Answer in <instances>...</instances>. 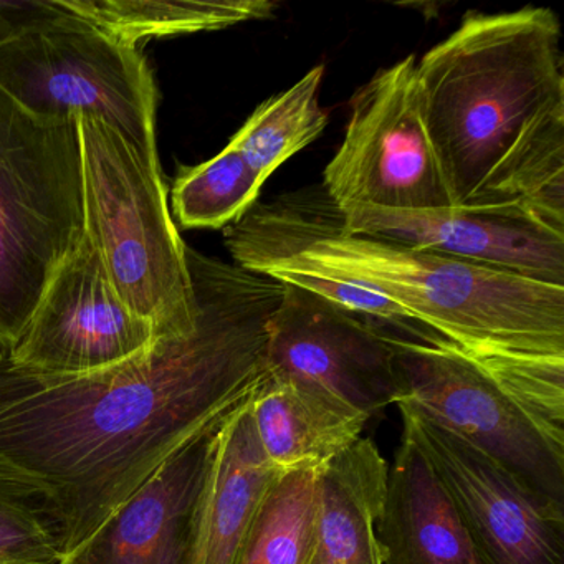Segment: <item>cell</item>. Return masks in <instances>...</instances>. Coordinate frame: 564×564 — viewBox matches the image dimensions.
Listing matches in <instances>:
<instances>
[{
	"label": "cell",
	"instance_id": "1",
	"mask_svg": "<svg viewBox=\"0 0 564 564\" xmlns=\"http://www.w3.org/2000/svg\"><path fill=\"white\" fill-rule=\"evenodd\" d=\"M197 323L88 375L0 352V491L80 550L181 448L226 421L267 375L283 283L187 247Z\"/></svg>",
	"mask_w": 564,
	"mask_h": 564
},
{
	"label": "cell",
	"instance_id": "2",
	"mask_svg": "<svg viewBox=\"0 0 564 564\" xmlns=\"http://www.w3.org/2000/svg\"><path fill=\"white\" fill-rule=\"evenodd\" d=\"M429 137L457 209L564 234V57L550 9L467 12L417 61Z\"/></svg>",
	"mask_w": 564,
	"mask_h": 564
},
{
	"label": "cell",
	"instance_id": "3",
	"mask_svg": "<svg viewBox=\"0 0 564 564\" xmlns=\"http://www.w3.org/2000/svg\"><path fill=\"white\" fill-rule=\"evenodd\" d=\"M234 263L362 286L475 356L564 358V286L343 229L328 196L285 197L227 229Z\"/></svg>",
	"mask_w": 564,
	"mask_h": 564
},
{
	"label": "cell",
	"instance_id": "4",
	"mask_svg": "<svg viewBox=\"0 0 564 564\" xmlns=\"http://www.w3.org/2000/svg\"><path fill=\"white\" fill-rule=\"evenodd\" d=\"M391 332V329H389ZM401 401L564 505V358L475 356L391 332Z\"/></svg>",
	"mask_w": 564,
	"mask_h": 564
},
{
	"label": "cell",
	"instance_id": "5",
	"mask_svg": "<svg viewBox=\"0 0 564 564\" xmlns=\"http://www.w3.org/2000/svg\"><path fill=\"white\" fill-rule=\"evenodd\" d=\"M85 234L120 299L156 338L197 323L187 246L167 206L160 156H147L104 118L77 113Z\"/></svg>",
	"mask_w": 564,
	"mask_h": 564
},
{
	"label": "cell",
	"instance_id": "6",
	"mask_svg": "<svg viewBox=\"0 0 564 564\" xmlns=\"http://www.w3.org/2000/svg\"><path fill=\"white\" fill-rule=\"evenodd\" d=\"M84 236L77 113L44 120L0 90V352Z\"/></svg>",
	"mask_w": 564,
	"mask_h": 564
},
{
	"label": "cell",
	"instance_id": "7",
	"mask_svg": "<svg viewBox=\"0 0 564 564\" xmlns=\"http://www.w3.org/2000/svg\"><path fill=\"white\" fill-rule=\"evenodd\" d=\"M0 90L44 120L104 118L140 153L158 156V90L141 48L74 15L61 11L0 47Z\"/></svg>",
	"mask_w": 564,
	"mask_h": 564
},
{
	"label": "cell",
	"instance_id": "8",
	"mask_svg": "<svg viewBox=\"0 0 564 564\" xmlns=\"http://www.w3.org/2000/svg\"><path fill=\"white\" fill-rule=\"evenodd\" d=\"M325 194L338 209H454L425 124L415 55L356 91L343 143L325 167Z\"/></svg>",
	"mask_w": 564,
	"mask_h": 564
},
{
	"label": "cell",
	"instance_id": "9",
	"mask_svg": "<svg viewBox=\"0 0 564 564\" xmlns=\"http://www.w3.org/2000/svg\"><path fill=\"white\" fill-rule=\"evenodd\" d=\"M389 329L312 290L283 283L269 319L267 371L372 417L401 401Z\"/></svg>",
	"mask_w": 564,
	"mask_h": 564
},
{
	"label": "cell",
	"instance_id": "10",
	"mask_svg": "<svg viewBox=\"0 0 564 564\" xmlns=\"http://www.w3.org/2000/svg\"><path fill=\"white\" fill-rule=\"evenodd\" d=\"M398 408L402 434L431 462L485 564H564V505L408 405Z\"/></svg>",
	"mask_w": 564,
	"mask_h": 564
},
{
	"label": "cell",
	"instance_id": "11",
	"mask_svg": "<svg viewBox=\"0 0 564 564\" xmlns=\"http://www.w3.org/2000/svg\"><path fill=\"white\" fill-rule=\"evenodd\" d=\"M156 333L108 279L97 247L85 234L52 276L6 358L48 375H88L147 351Z\"/></svg>",
	"mask_w": 564,
	"mask_h": 564
},
{
	"label": "cell",
	"instance_id": "12",
	"mask_svg": "<svg viewBox=\"0 0 564 564\" xmlns=\"http://www.w3.org/2000/svg\"><path fill=\"white\" fill-rule=\"evenodd\" d=\"M339 210L346 232L431 250L533 282L564 286V234L518 210Z\"/></svg>",
	"mask_w": 564,
	"mask_h": 564
},
{
	"label": "cell",
	"instance_id": "13",
	"mask_svg": "<svg viewBox=\"0 0 564 564\" xmlns=\"http://www.w3.org/2000/svg\"><path fill=\"white\" fill-rule=\"evenodd\" d=\"M219 427L181 448L62 564H189L194 511Z\"/></svg>",
	"mask_w": 564,
	"mask_h": 564
},
{
	"label": "cell",
	"instance_id": "14",
	"mask_svg": "<svg viewBox=\"0 0 564 564\" xmlns=\"http://www.w3.org/2000/svg\"><path fill=\"white\" fill-rule=\"evenodd\" d=\"M250 398L214 435L194 511L189 564H236L267 494L282 475L263 454Z\"/></svg>",
	"mask_w": 564,
	"mask_h": 564
},
{
	"label": "cell",
	"instance_id": "15",
	"mask_svg": "<svg viewBox=\"0 0 564 564\" xmlns=\"http://www.w3.org/2000/svg\"><path fill=\"white\" fill-rule=\"evenodd\" d=\"M382 564H485L421 448L402 434L376 524Z\"/></svg>",
	"mask_w": 564,
	"mask_h": 564
},
{
	"label": "cell",
	"instance_id": "16",
	"mask_svg": "<svg viewBox=\"0 0 564 564\" xmlns=\"http://www.w3.org/2000/svg\"><path fill=\"white\" fill-rule=\"evenodd\" d=\"M263 454L280 471H319L361 438L369 419L338 399L267 371L250 398Z\"/></svg>",
	"mask_w": 564,
	"mask_h": 564
},
{
	"label": "cell",
	"instance_id": "17",
	"mask_svg": "<svg viewBox=\"0 0 564 564\" xmlns=\"http://www.w3.org/2000/svg\"><path fill=\"white\" fill-rule=\"evenodd\" d=\"M388 462L371 438H359L318 471L316 517L306 564H382L376 524Z\"/></svg>",
	"mask_w": 564,
	"mask_h": 564
},
{
	"label": "cell",
	"instance_id": "18",
	"mask_svg": "<svg viewBox=\"0 0 564 564\" xmlns=\"http://www.w3.org/2000/svg\"><path fill=\"white\" fill-rule=\"evenodd\" d=\"M55 4L65 14L134 47L150 39L263 21L279 8L269 0H55Z\"/></svg>",
	"mask_w": 564,
	"mask_h": 564
},
{
	"label": "cell",
	"instance_id": "19",
	"mask_svg": "<svg viewBox=\"0 0 564 564\" xmlns=\"http://www.w3.org/2000/svg\"><path fill=\"white\" fill-rule=\"evenodd\" d=\"M323 77L325 67L318 65L289 90L263 101L230 141L263 181L328 127L318 98Z\"/></svg>",
	"mask_w": 564,
	"mask_h": 564
},
{
	"label": "cell",
	"instance_id": "20",
	"mask_svg": "<svg viewBox=\"0 0 564 564\" xmlns=\"http://www.w3.org/2000/svg\"><path fill=\"white\" fill-rule=\"evenodd\" d=\"M263 183L229 143L207 163L181 170L173 186L174 213L186 229H223L252 209Z\"/></svg>",
	"mask_w": 564,
	"mask_h": 564
},
{
	"label": "cell",
	"instance_id": "21",
	"mask_svg": "<svg viewBox=\"0 0 564 564\" xmlns=\"http://www.w3.org/2000/svg\"><path fill=\"white\" fill-rule=\"evenodd\" d=\"M318 471H289L273 484L236 564H306L316 517Z\"/></svg>",
	"mask_w": 564,
	"mask_h": 564
},
{
	"label": "cell",
	"instance_id": "22",
	"mask_svg": "<svg viewBox=\"0 0 564 564\" xmlns=\"http://www.w3.org/2000/svg\"><path fill=\"white\" fill-rule=\"evenodd\" d=\"M0 564H62L61 547L47 528L0 491Z\"/></svg>",
	"mask_w": 564,
	"mask_h": 564
},
{
	"label": "cell",
	"instance_id": "23",
	"mask_svg": "<svg viewBox=\"0 0 564 564\" xmlns=\"http://www.w3.org/2000/svg\"><path fill=\"white\" fill-rule=\"evenodd\" d=\"M58 15L54 0H0V47Z\"/></svg>",
	"mask_w": 564,
	"mask_h": 564
}]
</instances>
